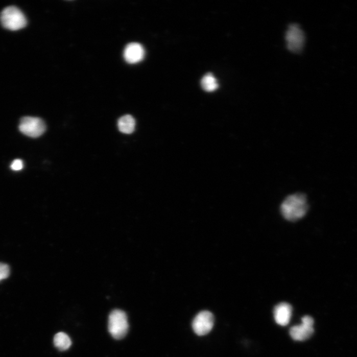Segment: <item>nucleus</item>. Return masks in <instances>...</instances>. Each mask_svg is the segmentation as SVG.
Instances as JSON below:
<instances>
[{
  "instance_id": "f257e3e1",
  "label": "nucleus",
  "mask_w": 357,
  "mask_h": 357,
  "mask_svg": "<svg viewBox=\"0 0 357 357\" xmlns=\"http://www.w3.org/2000/svg\"><path fill=\"white\" fill-rule=\"evenodd\" d=\"M308 205L305 195L296 193L287 197L281 204L280 211L284 219L296 221L306 215Z\"/></svg>"
},
{
  "instance_id": "f03ea898",
  "label": "nucleus",
  "mask_w": 357,
  "mask_h": 357,
  "mask_svg": "<svg viewBox=\"0 0 357 357\" xmlns=\"http://www.w3.org/2000/svg\"><path fill=\"white\" fill-rule=\"evenodd\" d=\"M2 26L8 30L18 31L27 25L26 16L16 7L10 6L4 9L0 15Z\"/></svg>"
},
{
  "instance_id": "7ed1b4c3",
  "label": "nucleus",
  "mask_w": 357,
  "mask_h": 357,
  "mask_svg": "<svg viewBox=\"0 0 357 357\" xmlns=\"http://www.w3.org/2000/svg\"><path fill=\"white\" fill-rule=\"evenodd\" d=\"M108 329L110 334L116 340H121L125 337L129 329L127 314L121 310H114L109 316Z\"/></svg>"
},
{
  "instance_id": "20e7f679",
  "label": "nucleus",
  "mask_w": 357,
  "mask_h": 357,
  "mask_svg": "<svg viewBox=\"0 0 357 357\" xmlns=\"http://www.w3.org/2000/svg\"><path fill=\"white\" fill-rule=\"evenodd\" d=\"M19 129L21 133L31 138H38L46 131V125L41 119L32 116H25L21 119Z\"/></svg>"
},
{
  "instance_id": "39448f33",
  "label": "nucleus",
  "mask_w": 357,
  "mask_h": 357,
  "mask_svg": "<svg viewBox=\"0 0 357 357\" xmlns=\"http://www.w3.org/2000/svg\"><path fill=\"white\" fill-rule=\"evenodd\" d=\"M215 318L213 314L208 311H202L193 321V331L199 336H205L210 333L214 326Z\"/></svg>"
},
{
  "instance_id": "423d86ee",
  "label": "nucleus",
  "mask_w": 357,
  "mask_h": 357,
  "mask_svg": "<svg viewBox=\"0 0 357 357\" xmlns=\"http://www.w3.org/2000/svg\"><path fill=\"white\" fill-rule=\"evenodd\" d=\"M287 47L293 53H300L305 43V35L302 29L297 25L290 26L286 33Z\"/></svg>"
},
{
  "instance_id": "0eeeda50",
  "label": "nucleus",
  "mask_w": 357,
  "mask_h": 357,
  "mask_svg": "<svg viewBox=\"0 0 357 357\" xmlns=\"http://www.w3.org/2000/svg\"><path fill=\"white\" fill-rule=\"evenodd\" d=\"M314 319L306 316L302 319L300 325H295L290 329V335L294 340L303 341L311 338L314 332Z\"/></svg>"
},
{
  "instance_id": "6e6552de",
  "label": "nucleus",
  "mask_w": 357,
  "mask_h": 357,
  "mask_svg": "<svg viewBox=\"0 0 357 357\" xmlns=\"http://www.w3.org/2000/svg\"><path fill=\"white\" fill-rule=\"evenodd\" d=\"M145 55V49L142 44L138 42H131L127 44L123 53L126 62L133 64L142 61Z\"/></svg>"
},
{
  "instance_id": "1a4fd4ad",
  "label": "nucleus",
  "mask_w": 357,
  "mask_h": 357,
  "mask_svg": "<svg viewBox=\"0 0 357 357\" xmlns=\"http://www.w3.org/2000/svg\"><path fill=\"white\" fill-rule=\"evenodd\" d=\"M293 308L286 302L280 303L274 309V318L276 323L281 326H286L291 322Z\"/></svg>"
},
{
  "instance_id": "9d476101",
  "label": "nucleus",
  "mask_w": 357,
  "mask_h": 357,
  "mask_svg": "<svg viewBox=\"0 0 357 357\" xmlns=\"http://www.w3.org/2000/svg\"><path fill=\"white\" fill-rule=\"evenodd\" d=\"M136 121L133 116L131 115L123 116L118 121V128L119 131L124 134H131L135 130Z\"/></svg>"
},
{
  "instance_id": "9b49d317",
  "label": "nucleus",
  "mask_w": 357,
  "mask_h": 357,
  "mask_svg": "<svg viewBox=\"0 0 357 357\" xmlns=\"http://www.w3.org/2000/svg\"><path fill=\"white\" fill-rule=\"evenodd\" d=\"M54 344L60 351H66L70 347L72 341L68 335L63 333V332H60L55 336Z\"/></svg>"
},
{
  "instance_id": "f8f14e48",
  "label": "nucleus",
  "mask_w": 357,
  "mask_h": 357,
  "mask_svg": "<svg viewBox=\"0 0 357 357\" xmlns=\"http://www.w3.org/2000/svg\"><path fill=\"white\" fill-rule=\"evenodd\" d=\"M201 87L204 91L212 92L217 90L219 87L218 81L212 74H207L201 80Z\"/></svg>"
},
{
  "instance_id": "ddd939ff",
  "label": "nucleus",
  "mask_w": 357,
  "mask_h": 357,
  "mask_svg": "<svg viewBox=\"0 0 357 357\" xmlns=\"http://www.w3.org/2000/svg\"><path fill=\"white\" fill-rule=\"evenodd\" d=\"M10 274V269L8 265L0 263V281L6 279Z\"/></svg>"
},
{
  "instance_id": "4468645a",
  "label": "nucleus",
  "mask_w": 357,
  "mask_h": 357,
  "mask_svg": "<svg viewBox=\"0 0 357 357\" xmlns=\"http://www.w3.org/2000/svg\"><path fill=\"white\" fill-rule=\"evenodd\" d=\"M23 161L21 160V159H15V160L13 161L12 165H11V168H12V170L13 171L21 170L23 169Z\"/></svg>"
}]
</instances>
